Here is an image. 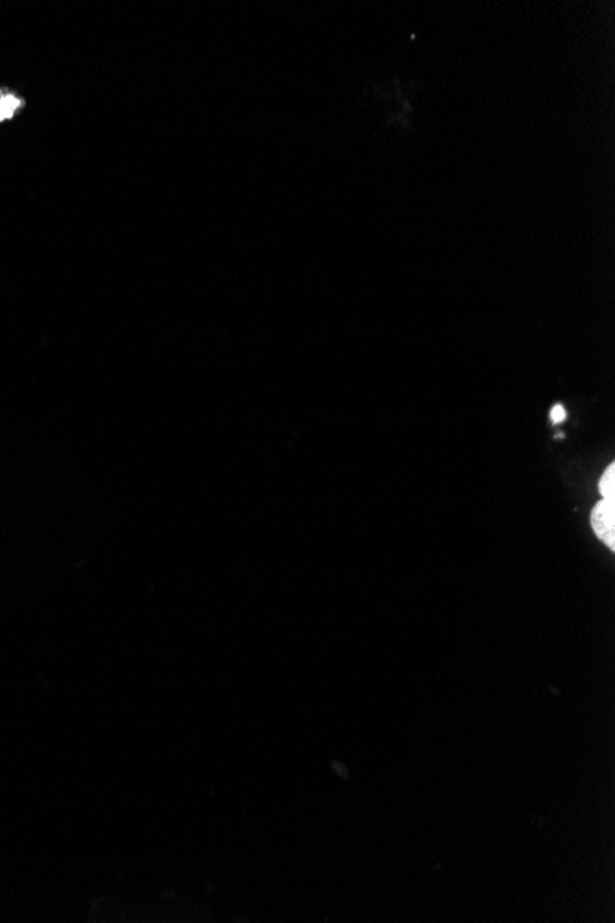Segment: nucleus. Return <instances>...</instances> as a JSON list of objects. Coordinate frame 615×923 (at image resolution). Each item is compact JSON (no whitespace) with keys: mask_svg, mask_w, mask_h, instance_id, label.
Wrapping results in <instances>:
<instances>
[{"mask_svg":"<svg viewBox=\"0 0 615 923\" xmlns=\"http://www.w3.org/2000/svg\"><path fill=\"white\" fill-rule=\"evenodd\" d=\"M591 526L593 531L598 533V537L603 540L604 544L608 546L610 550H614L615 546V503L603 500L599 502L591 513Z\"/></svg>","mask_w":615,"mask_h":923,"instance_id":"nucleus-1","label":"nucleus"},{"mask_svg":"<svg viewBox=\"0 0 615 923\" xmlns=\"http://www.w3.org/2000/svg\"><path fill=\"white\" fill-rule=\"evenodd\" d=\"M23 102L10 91L0 92V123H7L15 117V113L21 110Z\"/></svg>","mask_w":615,"mask_h":923,"instance_id":"nucleus-2","label":"nucleus"},{"mask_svg":"<svg viewBox=\"0 0 615 923\" xmlns=\"http://www.w3.org/2000/svg\"><path fill=\"white\" fill-rule=\"evenodd\" d=\"M564 419H566V410L562 408L561 403H556L553 410H551V421H553L554 424H559V422L564 421Z\"/></svg>","mask_w":615,"mask_h":923,"instance_id":"nucleus-4","label":"nucleus"},{"mask_svg":"<svg viewBox=\"0 0 615 923\" xmlns=\"http://www.w3.org/2000/svg\"><path fill=\"white\" fill-rule=\"evenodd\" d=\"M599 490L603 495V500L614 502L615 500V466L610 465L608 471L604 472L603 479L599 484Z\"/></svg>","mask_w":615,"mask_h":923,"instance_id":"nucleus-3","label":"nucleus"}]
</instances>
